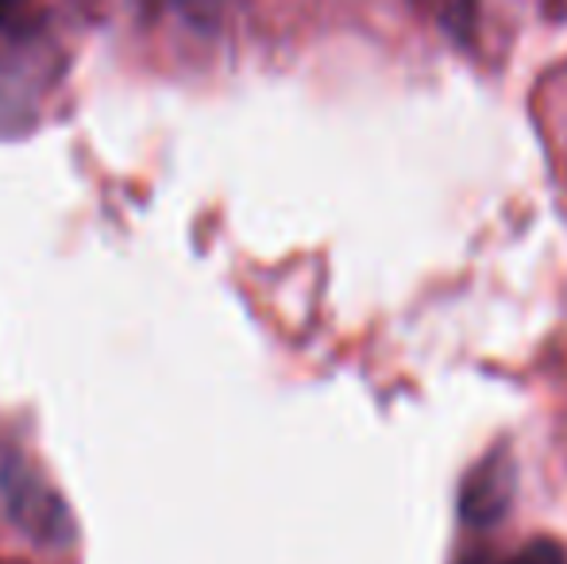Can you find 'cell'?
<instances>
[{
    "mask_svg": "<svg viewBox=\"0 0 567 564\" xmlns=\"http://www.w3.org/2000/svg\"><path fill=\"white\" fill-rule=\"evenodd\" d=\"M0 506L12 526L39 545H70L78 534L66 499L16 452L0 457Z\"/></svg>",
    "mask_w": 567,
    "mask_h": 564,
    "instance_id": "cell-1",
    "label": "cell"
},
{
    "mask_svg": "<svg viewBox=\"0 0 567 564\" xmlns=\"http://www.w3.org/2000/svg\"><path fill=\"white\" fill-rule=\"evenodd\" d=\"M509 499H514V464H509L506 452H491L467 475V483H463V495H460L463 522H471V526H494L509 511Z\"/></svg>",
    "mask_w": 567,
    "mask_h": 564,
    "instance_id": "cell-2",
    "label": "cell"
},
{
    "mask_svg": "<svg viewBox=\"0 0 567 564\" xmlns=\"http://www.w3.org/2000/svg\"><path fill=\"white\" fill-rule=\"evenodd\" d=\"M171 4L178 8L197 31H209L213 23L220 20V12H225V0H171Z\"/></svg>",
    "mask_w": 567,
    "mask_h": 564,
    "instance_id": "cell-3",
    "label": "cell"
},
{
    "mask_svg": "<svg viewBox=\"0 0 567 564\" xmlns=\"http://www.w3.org/2000/svg\"><path fill=\"white\" fill-rule=\"evenodd\" d=\"M506 564H567V557H564V550L556 542L537 537V542H529L525 550H517Z\"/></svg>",
    "mask_w": 567,
    "mask_h": 564,
    "instance_id": "cell-4",
    "label": "cell"
},
{
    "mask_svg": "<svg viewBox=\"0 0 567 564\" xmlns=\"http://www.w3.org/2000/svg\"><path fill=\"white\" fill-rule=\"evenodd\" d=\"M31 4L35 0H0V31H16L20 35L31 20Z\"/></svg>",
    "mask_w": 567,
    "mask_h": 564,
    "instance_id": "cell-5",
    "label": "cell"
}]
</instances>
